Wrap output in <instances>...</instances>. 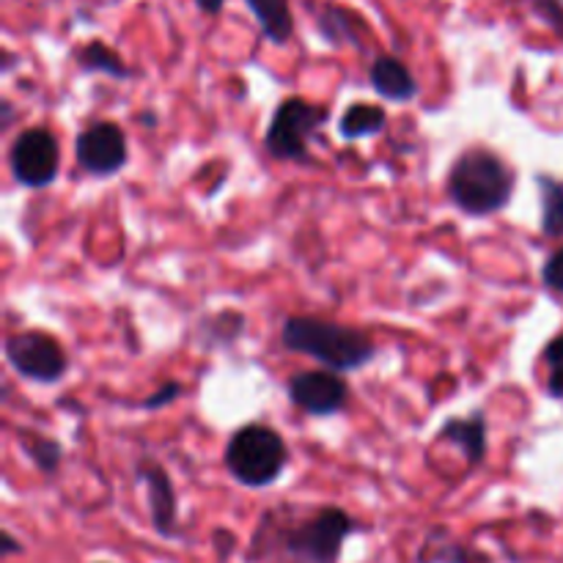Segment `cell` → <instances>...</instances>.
Here are the masks:
<instances>
[{"mask_svg":"<svg viewBox=\"0 0 563 563\" xmlns=\"http://www.w3.org/2000/svg\"><path fill=\"white\" fill-rule=\"evenodd\" d=\"M537 16H542L550 27L563 38V3L561 0H531Z\"/></svg>","mask_w":563,"mask_h":563,"instance_id":"obj_21","label":"cell"},{"mask_svg":"<svg viewBox=\"0 0 563 563\" xmlns=\"http://www.w3.org/2000/svg\"><path fill=\"white\" fill-rule=\"evenodd\" d=\"M0 539H3V555H16V553H22V544L16 542V539L11 537L9 531L0 533Z\"/></svg>","mask_w":563,"mask_h":563,"instance_id":"obj_27","label":"cell"},{"mask_svg":"<svg viewBox=\"0 0 563 563\" xmlns=\"http://www.w3.org/2000/svg\"><path fill=\"white\" fill-rule=\"evenodd\" d=\"M16 434H20V449L25 451L27 460H31L42 473L53 476L60 467V462H64V445H60L58 440L47 438V434L31 432V429H20Z\"/></svg>","mask_w":563,"mask_h":563,"instance_id":"obj_15","label":"cell"},{"mask_svg":"<svg viewBox=\"0 0 563 563\" xmlns=\"http://www.w3.org/2000/svg\"><path fill=\"white\" fill-rule=\"evenodd\" d=\"M280 341L289 352L313 357L339 374L357 372L377 355V346L363 330L317 317H289L280 328Z\"/></svg>","mask_w":563,"mask_h":563,"instance_id":"obj_2","label":"cell"},{"mask_svg":"<svg viewBox=\"0 0 563 563\" xmlns=\"http://www.w3.org/2000/svg\"><path fill=\"white\" fill-rule=\"evenodd\" d=\"M214 548H218V555H220V559H229V555H231V550H234V544H236V539L234 537H231V533L229 531H214Z\"/></svg>","mask_w":563,"mask_h":563,"instance_id":"obj_24","label":"cell"},{"mask_svg":"<svg viewBox=\"0 0 563 563\" xmlns=\"http://www.w3.org/2000/svg\"><path fill=\"white\" fill-rule=\"evenodd\" d=\"M388 124V113L379 104L352 102L339 121V135L344 141H361V137L377 135Z\"/></svg>","mask_w":563,"mask_h":563,"instance_id":"obj_14","label":"cell"},{"mask_svg":"<svg viewBox=\"0 0 563 563\" xmlns=\"http://www.w3.org/2000/svg\"><path fill=\"white\" fill-rule=\"evenodd\" d=\"M355 520L344 509H319L311 520L278 537L280 550L297 563H339L346 539L355 533Z\"/></svg>","mask_w":563,"mask_h":563,"instance_id":"obj_4","label":"cell"},{"mask_svg":"<svg viewBox=\"0 0 563 563\" xmlns=\"http://www.w3.org/2000/svg\"><path fill=\"white\" fill-rule=\"evenodd\" d=\"M135 473L143 482V487H146L148 515H152L154 531L163 539L179 537V500H176V489L168 473L152 460H143L135 467Z\"/></svg>","mask_w":563,"mask_h":563,"instance_id":"obj_10","label":"cell"},{"mask_svg":"<svg viewBox=\"0 0 563 563\" xmlns=\"http://www.w3.org/2000/svg\"><path fill=\"white\" fill-rule=\"evenodd\" d=\"M289 465V449L273 427L247 423L231 434L225 445V467L231 478L247 489L269 487Z\"/></svg>","mask_w":563,"mask_h":563,"instance_id":"obj_3","label":"cell"},{"mask_svg":"<svg viewBox=\"0 0 563 563\" xmlns=\"http://www.w3.org/2000/svg\"><path fill=\"white\" fill-rule=\"evenodd\" d=\"M440 440L456 445L471 465L487 460V412L473 410L471 418H449L440 429Z\"/></svg>","mask_w":563,"mask_h":563,"instance_id":"obj_12","label":"cell"},{"mask_svg":"<svg viewBox=\"0 0 563 563\" xmlns=\"http://www.w3.org/2000/svg\"><path fill=\"white\" fill-rule=\"evenodd\" d=\"M242 330H245V317L242 313L220 311L218 317L203 319L201 341L207 344V350H212L214 344H231V341H236Z\"/></svg>","mask_w":563,"mask_h":563,"instance_id":"obj_18","label":"cell"},{"mask_svg":"<svg viewBox=\"0 0 563 563\" xmlns=\"http://www.w3.org/2000/svg\"><path fill=\"white\" fill-rule=\"evenodd\" d=\"M0 108H3V126H9L11 115H14V113H11V102H3Z\"/></svg>","mask_w":563,"mask_h":563,"instance_id":"obj_28","label":"cell"},{"mask_svg":"<svg viewBox=\"0 0 563 563\" xmlns=\"http://www.w3.org/2000/svg\"><path fill=\"white\" fill-rule=\"evenodd\" d=\"M286 394L302 412L324 418L344 410L350 401V385L333 368H313V372L295 374L286 385Z\"/></svg>","mask_w":563,"mask_h":563,"instance_id":"obj_9","label":"cell"},{"mask_svg":"<svg viewBox=\"0 0 563 563\" xmlns=\"http://www.w3.org/2000/svg\"><path fill=\"white\" fill-rule=\"evenodd\" d=\"M539 201H542V234L563 236V181L539 174Z\"/></svg>","mask_w":563,"mask_h":563,"instance_id":"obj_16","label":"cell"},{"mask_svg":"<svg viewBox=\"0 0 563 563\" xmlns=\"http://www.w3.org/2000/svg\"><path fill=\"white\" fill-rule=\"evenodd\" d=\"M544 361L550 363V368H553V372H563V333L555 335V339L550 341L548 350H544Z\"/></svg>","mask_w":563,"mask_h":563,"instance_id":"obj_23","label":"cell"},{"mask_svg":"<svg viewBox=\"0 0 563 563\" xmlns=\"http://www.w3.org/2000/svg\"><path fill=\"white\" fill-rule=\"evenodd\" d=\"M179 396H181V385L179 383H165L163 388H157L152 396H146V399L141 401V410L157 412V410H163V407L174 405Z\"/></svg>","mask_w":563,"mask_h":563,"instance_id":"obj_20","label":"cell"},{"mask_svg":"<svg viewBox=\"0 0 563 563\" xmlns=\"http://www.w3.org/2000/svg\"><path fill=\"white\" fill-rule=\"evenodd\" d=\"M368 82L388 102H410L418 97V80L405 60L396 55H379L368 66Z\"/></svg>","mask_w":563,"mask_h":563,"instance_id":"obj_11","label":"cell"},{"mask_svg":"<svg viewBox=\"0 0 563 563\" xmlns=\"http://www.w3.org/2000/svg\"><path fill=\"white\" fill-rule=\"evenodd\" d=\"M517 174L500 154L487 146H471L449 170V196L471 218H487L509 207Z\"/></svg>","mask_w":563,"mask_h":563,"instance_id":"obj_1","label":"cell"},{"mask_svg":"<svg viewBox=\"0 0 563 563\" xmlns=\"http://www.w3.org/2000/svg\"><path fill=\"white\" fill-rule=\"evenodd\" d=\"M247 9L256 16L264 38L273 44H286L295 33V16H291L289 0H245Z\"/></svg>","mask_w":563,"mask_h":563,"instance_id":"obj_13","label":"cell"},{"mask_svg":"<svg viewBox=\"0 0 563 563\" xmlns=\"http://www.w3.org/2000/svg\"><path fill=\"white\" fill-rule=\"evenodd\" d=\"M77 64L82 71H102L110 75L113 80H130L132 69L121 60V55L115 49H110L104 42H91L77 53Z\"/></svg>","mask_w":563,"mask_h":563,"instance_id":"obj_17","label":"cell"},{"mask_svg":"<svg viewBox=\"0 0 563 563\" xmlns=\"http://www.w3.org/2000/svg\"><path fill=\"white\" fill-rule=\"evenodd\" d=\"M542 280H544V286H548V289L563 291V247H559V251H555L553 256L544 262Z\"/></svg>","mask_w":563,"mask_h":563,"instance_id":"obj_22","label":"cell"},{"mask_svg":"<svg viewBox=\"0 0 563 563\" xmlns=\"http://www.w3.org/2000/svg\"><path fill=\"white\" fill-rule=\"evenodd\" d=\"M77 165L88 176H113L130 163V148H126V135L115 121H97L86 126L75 141Z\"/></svg>","mask_w":563,"mask_h":563,"instance_id":"obj_8","label":"cell"},{"mask_svg":"<svg viewBox=\"0 0 563 563\" xmlns=\"http://www.w3.org/2000/svg\"><path fill=\"white\" fill-rule=\"evenodd\" d=\"M548 394L553 396V399H563V372H550Z\"/></svg>","mask_w":563,"mask_h":563,"instance_id":"obj_25","label":"cell"},{"mask_svg":"<svg viewBox=\"0 0 563 563\" xmlns=\"http://www.w3.org/2000/svg\"><path fill=\"white\" fill-rule=\"evenodd\" d=\"M418 563H473V553H467L462 544L445 542V537L440 544V531H432L418 553Z\"/></svg>","mask_w":563,"mask_h":563,"instance_id":"obj_19","label":"cell"},{"mask_svg":"<svg viewBox=\"0 0 563 563\" xmlns=\"http://www.w3.org/2000/svg\"><path fill=\"white\" fill-rule=\"evenodd\" d=\"M9 168L16 185L42 190L53 185L60 170V148L47 126H31L20 132L9 148Z\"/></svg>","mask_w":563,"mask_h":563,"instance_id":"obj_7","label":"cell"},{"mask_svg":"<svg viewBox=\"0 0 563 563\" xmlns=\"http://www.w3.org/2000/svg\"><path fill=\"white\" fill-rule=\"evenodd\" d=\"M196 5L203 11V14L214 16V14H220V11H223L225 0H196Z\"/></svg>","mask_w":563,"mask_h":563,"instance_id":"obj_26","label":"cell"},{"mask_svg":"<svg viewBox=\"0 0 563 563\" xmlns=\"http://www.w3.org/2000/svg\"><path fill=\"white\" fill-rule=\"evenodd\" d=\"M328 110L322 104L306 102L300 97L284 99L275 110L269 130L264 135V148L273 154L275 159H286V163H306L308 159V141L324 126L328 121Z\"/></svg>","mask_w":563,"mask_h":563,"instance_id":"obj_5","label":"cell"},{"mask_svg":"<svg viewBox=\"0 0 563 563\" xmlns=\"http://www.w3.org/2000/svg\"><path fill=\"white\" fill-rule=\"evenodd\" d=\"M5 361L27 383L55 385L66 377V352L42 330H22L5 339Z\"/></svg>","mask_w":563,"mask_h":563,"instance_id":"obj_6","label":"cell"}]
</instances>
